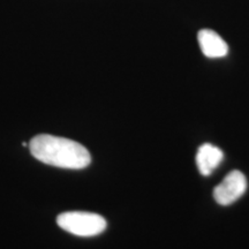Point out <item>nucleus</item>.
Segmentation results:
<instances>
[{
  "mask_svg": "<svg viewBox=\"0 0 249 249\" xmlns=\"http://www.w3.org/2000/svg\"><path fill=\"white\" fill-rule=\"evenodd\" d=\"M28 147L37 160L61 169L81 170L91 161L87 148L65 138L42 134L31 139Z\"/></svg>",
  "mask_w": 249,
  "mask_h": 249,
  "instance_id": "f257e3e1",
  "label": "nucleus"
},
{
  "mask_svg": "<svg viewBox=\"0 0 249 249\" xmlns=\"http://www.w3.org/2000/svg\"><path fill=\"white\" fill-rule=\"evenodd\" d=\"M57 224L62 230L77 236H95L107 229V220L101 214L83 211L60 213L57 217Z\"/></svg>",
  "mask_w": 249,
  "mask_h": 249,
  "instance_id": "f03ea898",
  "label": "nucleus"
},
{
  "mask_svg": "<svg viewBox=\"0 0 249 249\" xmlns=\"http://www.w3.org/2000/svg\"><path fill=\"white\" fill-rule=\"evenodd\" d=\"M247 189V179L245 174L235 170L230 172L219 185L213 189V197L218 204L230 205L245 194Z\"/></svg>",
  "mask_w": 249,
  "mask_h": 249,
  "instance_id": "7ed1b4c3",
  "label": "nucleus"
},
{
  "mask_svg": "<svg viewBox=\"0 0 249 249\" xmlns=\"http://www.w3.org/2000/svg\"><path fill=\"white\" fill-rule=\"evenodd\" d=\"M201 51L208 58H223L229 53V45L222 37L210 29H202L197 35Z\"/></svg>",
  "mask_w": 249,
  "mask_h": 249,
  "instance_id": "20e7f679",
  "label": "nucleus"
},
{
  "mask_svg": "<svg viewBox=\"0 0 249 249\" xmlns=\"http://www.w3.org/2000/svg\"><path fill=\"white\" fill-rule=\"evenodd\" d=\"M223 151L216 145L205 143L198 148L196 154V165L202 176H210L223 160Z\"/></svg>",
  "mask_w": 249,
  "mask_h": 249,
  "instance_id": "39448f33",
  "label": "nucleus"
}]
</instances>
